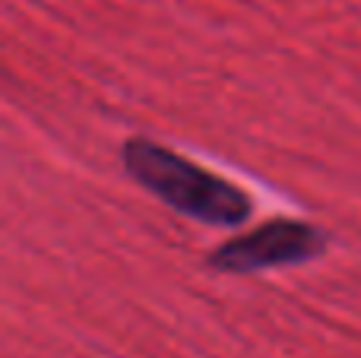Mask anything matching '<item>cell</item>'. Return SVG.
I'll list each match as a JSON object with an SVG mask.
<instances>
[{"label": "cell", "instance_id": "6da1fadb", "mask_svg": "<svg viewBox=\"0 0 361 358\" xmlns=\"http://www.w3.org/2000/svg\"><path fill=\"white\" fill-rule=\"evenodd\" d=\"M124 168L133 181L165 200L171 209L206 226H241L250 216V203L235 184L203 171L200 165L175 156L149 140H130L124 146Z\"/></svg>", "mask_w": 361, "mask_h": 358}, {"label": "cell", "instance_id": "7a4b0ae2", "mask_svg": "<svg viewBox=\"0 0 361 358\" xmlns=\"http://www.w3.org/2000/svg\"><path fill=\"white\" fill-rule=\"evenodd\" d=\"M324 251V235L305 222H267L254 232L222 245L209 264L222 273H254L269 266H286L311 260Z\"/></svg>", "mask_w": 361, "mask_h": 358}]
</instances>
